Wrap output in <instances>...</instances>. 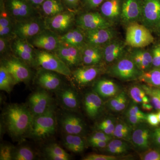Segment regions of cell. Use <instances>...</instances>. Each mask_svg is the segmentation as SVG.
<instances>
[{"mask_svg": "<svg viewBox=\"0 0 160 160\" xmlns=\"http://www.w3.org/2000/svg\"><path fill=\"white\" fill-rule=\"evenodd\" d=\"M104 0H85L87 8L89 9H94L99 6Z\"/></svg>", "mask_w": 160, "mask_h": 160, "instance_id": "obj_51", "label": "cell"}, {"mask_svg": "<svg viewBox=\"0 0 160 160\" xmlns=\"http://www.w3.org/2000/svg\"><path fill=\"white\" fill-rule=\"evenodd\" d=\"M138 68L142 71H147L152 66V54L141 48H135L129 56Z\"/></svg>", "mask_w": 160, "mask_h": 160, "instance_id": "obj_25", "label": "cell"}, {"mask_svg": "<svg viewBox=\"0 0 160 160\" xmlns=\"http://www.w3.org/2000/svg\"><path fill=\"white\" fill-rule=\"evenodd\" d=\"M52 106L51 96L45 89L35 92L29 98V108L33 118L45 113Z\"/></svg>", "mask_w": 160, "mask_h": 160, "instance_id": "obj_14", "label": "cell"}, {"mask_svg": "<svg viewBox=\"0 0 160 160\" xmlns=\"http://www.w3.org/2000/svg\"><path fill=\"white\" fill-rule=\"evenodd\" d=\"M126 115L135 116L146 120L147 115L141 111L137 106L133 105L128 109Z\"/></svg>", "mask_w": 160, "mask_h": 160, "instance_id": "obj_45", "label": "cell"}, {"mask_svg": "<svg viewBox=\"0 0 160 160\" xmlns=\"http://www.w3.org/2000/svg\"><path fill=\"white\" fill-rule=\"evenodd\" d=\"M119 88L113 81L102 79L98 81L95 86V90L101 98H110L117 94Z\"/></svg>", "mask_w": 160, "mask_h": 160, "instance_id": "obj_30", "label": "cell"}, {"mask_svg": "<svg viewBox=\"0 0 160 160\" xmlns=\"http://www.w3.org/2000/svg\"><path fill=\"white\" fill-rule=\"evenodd\" d=\"M115 127L114 123L109 125V126H102V127H98V129L99 131L103 132L106 134L109 135H112L114 132Z\"/></svg>", "mask_w": 160, "mask_h": 160, "instance_id": "obj_52", "label": "cell"}, {"mask_svg": "<svg viewBox=\"0 0 160 160\" xmlns=\"http://www.w3.org/2000/svg\"><path fill=\"white\" fill-rule=\"evenodd\" d=\"M56 128L55 111L52 106L45 113L33 118L29 134L35 140L46 139L54 134Z\"/></svg>", "mask_w": 160, "mask_h": 160, "instance_id": "obj_2", "label": "cell"}, {"mask_svg": "<svg viewBox=\"0 0 160 160\" xmlns=\"http://www.w3.org/2000/svg\"><path fill=\"white\" fill-rule=\"evenodd\" d=\"M86 44L91 46L102 47L114 39L115 32L110 28L86 30Z\"/></svg>", "mask_w": 160, "mask_h": 160, "instance_id": "obj_17", "label": "cell"}, {"mask_svg": "<svg viewBox=\"0 0 160 160\" xmlns=\"http://www.w3.org/2000/svg\"><path fill=\"white\" fill-rule=\"evenodd\" d=\"M128 145L125 141L121 139L112 140L108 143L106 147L107 152L112 154H120L126 152Z\"/></svg>", "mask_w": 160, "mask_h": 160, "instance_id": "obj_35", "label": "cell"}, {"mask_svg": "<svg viewBox=\"0 0 160 160\" xmlns=\"http://www.w3.org/2000/svg\"><path fill=\"white\" fill-rule=\"evenodd\" d=\"M117 157L113 155L96 154L92 153L84 158V160H116Z\"/></svg>", "mask_w": 160, "mask_h": 160, "instance_id": "obj_43", "label": "cell"}, {"mask_svg": "<svg viewBox=\"0 0 160 160\" xmlns=\"http://www.w3.org/2000/svg\"><path fill=\"white\" fill-rule=\"evenodd\" d=\"M27 41L37 49L53 52L61 43L60 36L48 29H44Z\"/></svg>", "mask_w": 160, "mask_h": 160, "instance_id": "obj_10", "label": "cell"}, {"mask_svg": "<svg viewBox=\"0 0 160 160\" xmlns=\"http://www.w3.org/2000/svg\"><path fill=\"white\" fill-rule=\"evenodd\" d=\"M61 125L66 134L80 135L85 131V124L82 120L71 113L63 116L61 120Z\"/></svg>", "mask_w": 160, "mask_h": 160, "instance_id": "obj_21", "label": "cell"}, {"mask_svg": "<svg viewBox=\"0 0 160 160\" xmlns=\"http://www.w3.org/2000/svg\"><path fill=\"white\" fill-rule=\"evenodd\" d=\"M35 9L37 10L45 0H27Z\"/></svg>", "mask_w": 160, "mask_h": 160, "instance_id": "obj_57", "label": "cell"}, {"mask_svg": "<svg viewBox=\"0 0 160 160\" xmlns=\"http://www.w3.org/2000/svg\"><path fill=\"white\" fill-rule=\"evenodd\" d=\"M142 13V0H125L122 5L121 21L123 24L141 22Z\"/></svg>", "mask_w": 160, "mask_h": 160, "instance_id": "obj_15", "label": "cell"}, {"mask_svg": "<svg viewBox=\"0 0 160 160\" xmlns=\"http://www.w3.org/2000/svg\"><path fill=\"white\" fill-rule=\"evenodd\" d=\"M77 27L86 30L110 28L112 26L109 22L98 12H89L80 15L76 19Z\"/></svg>", "mask_w": 160, "mask_h": 160, "instance_id": "obj_11", "label": "cell"}, {"mask_svg": "<svg viewBox=\"0 0 160 160\" xmlns=\"http://www.w3.org/2000/svg\"><path fill=\"white\" fill-rule=\"evenodd\" d=\"M146 120L149 125L152 126H157L159 124L157 113H150L146 115Z\"/></svg>", "mask_w": 160, "mask_h": 160, "instance_id": "obj_48", "label": "cell"}, {"mask_svg": "<svg viewBox=\"0 0 160 160\" xmlns=\"http://www.w3.org/2000/svg\"><path fill=\"white\" fill-rule=\"evenodd\" d=\"M143 89L146 94L149 96V100L155 109L160 110V89L152 88L150 86L143 85Z\"/></svg>", "mask_w": 160, "mask_h": 160, "instance_id": "obj_37", "label": "cell"}, {"mask_svg": "<svg viewBox=\"0 0 160 160\" xmlns=\"http://www.w3.org/2000/svg\"><path fill=\"white\" fill-rule=\"evenodd\" d=\"M14 21L9 14L5 5H1L0 12V38H6L12 40L15 38L13 33Z\"/></svg>", "mask_w": 160, "mask_h": 160, "instance_id": "obj_23", "label": "cell"}, {"mask_svg": "<svg viewBox=\"0 0 160 160\" xmlns=\"http://www.w3.org/2000/svg\"><path fill=\"white\" fill-rule=\"evenodd\" d=\"M64 145L66 149L74 153H81L85 149V142L78 135L66 134Z\"/></svg>", "mask_w": 160, "mask_h": 160, "instance_id": "obj_31", "label": "cell"}, {"mask_svg": "<svg viewBox=\"0 0 160 160\" xmlns=\"http://www.w3.org/2000/svg\"><path fill=\"white\" fill-rule=\"evenodd\" d=\"M60 39L62 43L80 49L86 44L85 32L78 27L60 35Z\"/></svg>", "mask_w": 160, "mask_h": 160, "instance_id": "obj_24", "label": "cell"}, {"mask_svg": "<svg viewBox=\"0 0 160 160\" xmlns=\"http://www.w3.org/2000/svg\"><path fill=\"white\" fill-rule=\"evenodd\" d=\"M37 82L43 89L50 91L58 90L62 84L58 73L44 69L38 72Z\"/></svg>", "mask_w": 160, "mask_h": 160, "instance_id": "obj_19", "label": "cell"}, {"mask_svg": "<svg viewBox=\"0 0 160 160\" xmlns=\"http://www.w3.org/2000/svg\"><path fill=\"white\" fill-rule=\"evenodd\" d=\"M16 85L13 77L7 69L1 64L0 66V89L9 93Z\"/></svg>", "mask_w": 160, "mask_h": 160, "instance_id": "obj_32", "label": "cell"}, {"mask_svg": "<svg viewBox=\"0 0 160 160\" xmlns=\"http://www.w3.org/2000/svg\"><path fill=\"white\" fill-rule=\"evenodd\" d=\"M11 46L15 56L22 60L28 66H36L34 47L27 40L14 38L11 41Z\"/></svg>", "mask_w": 160, "mask_h": 160, "instance_id": "obj_13", "label": "cell"}, {"mask_svg": "<svg viewBox=\"0 0 160 160\" xmlns=\"http://www.w3.org/2000/svg\"><path fill=\"white\" fill-rule=\"evenodd\" d=\"M126 46H127L125 42L113 39L101 47L103 59L107 63L117 61L124 57Z\"/></svg>", "mask_w": 160, "mask_h": 160, "instance_id": "obj_18", "label": "cell"}, {"mask_svg": "<svg viewBox=\"0 0 160 160\" xmlns=\"http://www.w3.org/2000/svg\"><path fill=\"white\" fill-rule=\"evenodd\" d=\"M13 153L14 152L11 146L9 145H4L1 146L0 149V160H12Z\"/></svg>", "mask_w": 160, "mask_h": 160, "instance_id": "obj_41", "label": "cell"}, {"mask_svg": "<svg viewBox=\"0 0 160 160\" xmlns=\"http://www.w3.org/2000/svg\"><path fill=\"white\" fill-rule=\"evenodd\" d=\"M152 138L155 144L160 147V128L155 129L152 132Z\"/></svg>", "mask_w": 160, "mask_h": 160, "instance_id": "obj_56", "label": "cell"}, {"mask_svg": "<svg viewBox=\"0 0 160 160\" xmlns=\"http://www.w3.org/2000/svg\"><path fill=\"white\" fill-rule=\"evenodd\" d=\"M152 66L158 68L160 67V46L156 47L152 50Z\"/></svg>", "mask_w": 160, "mask_h": 160, "instance_id": "obj_46", "label": "cell"}, {"mask_svg": "<svg viewBox=\"0 0 160 160\" xmlns=\"http://www.w3.org/2000/svg\"><path fill=\"white\" fill-rule=\"evenodd\" d=\"M157 115L160 123V110H159V111L157 113Z\"/></svg>", "mask_w": 160, "mask_h": 160, "instance_id": "obj_60", "label": "cell"}, {"mask_svg": "<svg viewBox=\"0 0 160 160\" xmlns=\"http://www.w3.org/2000/svg\"><path fill=\"white\" fill-rule=\"evenodd\" d=\"M35 54L36 66L65 76H71V69L55 53L38 49L35 50Z\"/></svg>", "mask_w": 160, "mask_h": 160, "instance_id": "obj_3", "label": "cell"}, {"mask_svg": "<svg viewBox=\"0 0 160 160\" xmlns=\"http://www.w3.org/2000/svg\"><path fill=\"white\" fill-rule=\"evenodd\" d=\"M122 92H121L119 94L116 95L115 96L114 98L109 100V102L108 103V106L109 109L112 110V109L117 106L121 98H122Z\"/></svg>", "mask_w": 160, "mask_h": 160, "instance_id": "obj_50", "label": "cell"}, {"mask_svg": "<svg viewBox=\"0 0 160 160\" xmlns=\"http://www.w3.org/2000/svg\"><path fill=\"white\" fill-rule=\"evenodd\" d=\"M46 29L45 18L39 15L22 21H14L13 33L16 38L28 40Z\"/></svg>", "mask_w": 160, "mask_h": 160, "instance_id": "obj_5", "label": "cell"}, {"mask_svg": "<svg viewBox=\"0 0 160 160\" xmlns=\"http://www.w3.org/2000/svg\"><path fill=\"white\" fill-rule=\"evenodd\" d=\"M45 19L46 29L60 36L72 29L76 18L74 12L69 10Z\"/></svg>", "mask_w": 160, "mask_h": 160, "instance_id": "obj_8", "label": "cell"}, {"mask_svg": "<svg viewBox=\"0 0 160 160\" xmlns=\"http://www.w3.org/2000/svg\"><path fill=\"white\" fill-rule=\"evenodd\" d=\"M121 10V0H106L100 7V13L112 22L120 18Z\"/></svg>", "mask_w": 160, "mask_h": 160, "instance_id": "obj_26", "label": "cell"}, {"mask_svg": "<svg viewBox=\"0 0 160 160\" xmlns=\"http://www.w3.org/2000/svg\"><path fill=\"white\" fill-rule=\"evenodd\" d=\"M84 105L87 115L90 118H97L102 109V100L96 92L86 93L84 98Z\"/></svg>", "mask_w": 160, "mask_h": 160, "instance_id": "obj_22", "label": "cell"}, {"mask_svg": "<svg viewBox=\"0 0 160 160\" xmlns=\"http://www.w3.org/2000/svg\"><path fill=\"white\" fill-rule=\"evenodd\" d=\"M100 72V68L97 66H86L78 68L72 72L71 76L78 85L84 86L95 79Z\"/></svg>", "mask_w": 160, "mask_h": 160, "instance_id": "obj_20", "label": "cell"}, {"mask_svg": "<svg viewBox=\"0 0 160 160\" xmlns=\"http://www.w3.org/2000/svg\"><path fill=\"white\" fill-rule=\"evenodd\" d=\"M89 142L92 147L98 148H106L108 143V142L103 141H91Z\"/></svg>", "mask_w": 160, "mask_h": 160, "instance_id": "obj_55", "label": "cell"}, {"mask_svg": "<svg viewBox=\"0 0 160 160\" xmlns=\"http://www.w3.org/2000/svg\"><path fill=\"white\" fill-rule=\"evenodd\" d=\"M143 160H160V149H150L140 155Z\"/></svg>", "mask_w": 160, "mask_h": 160, "instance_id": "obj_40", "label": "cell"}, {"mask_svg": "<svg viewBox=\"0 0 160 160\" xmlns=\"http://www.w3.org/2000/svg\"><path fill=\"white\" fill-rule=\"evenodd\" d=\"M65 5L70 10L76 9L78 5L79 0H62Z\"/></svg>", "mask_w": 160, "mask_h": 160, "instance_id": "obj_53", "label": "cell"}, {"mask_svg": "<svg viewBox=\"0 0 160 160\" xmlns=\"http://www.w3.org/2000/svg\"><path fill=\"white\" fill-rule=\"evenodd\" d=\"M130 97L136 103H149V98L146 95L142 87L138 86L131 87L129 90Z\"/></svg>", "mask_w": 160, "mask_h": 160, "instance_id": "obj_36", "label": "cell"}, {"mask_svg": "<svg viewBox=\"0 0 160 160\" xmlns=\"http://www.w3.org/2000/svg\"><path fill=\"white\" fill-rule=\"evenodd\" d=\"M150 132L146 127L138 128L132 132L131 140L133 145L141 150H147L150 145Z\"/></svg>", "mask_w": 160, "mask_h": 160, "instance_id": "obj_28", "label": "cell"}, {"mask_svg": "<svg viewBox=\"0 0 160 160\" xmlns=\"http://www.w3.org/2000/svg\"><path fill=\"white\" fill-rule=\"evenodd\" d=\"M5 6L14 21H22L40 15L27 0H6Z\"/></svg>", "mask_w": 160, "mask_h": 160, "instance_id": "obj_9", "label": "cell"}, {"mask_svg": "<svg viewBox=\"0 0 160 160\" xmlns=\"http://www.w3.org/2000/svg\"><path fill=\"white\" fill-rule=\"evenodd\" d=\"M143 72L129 56H124L118 60L109 69L112 76L123 81L139 79Z\"/></svg>", "mask_w": 160, "mask_h": 160, "instance_id": "obj_6", "label": "cell"}, {"mask_svg": "<svg viewBox=\"0 0 160 160\" xmlns=\"http://www.w3.org/2000/svg\"><path fill=\"white\" fill-rule=\"evenodd\" d=\"M142 108L145 110V111H151L153 108V106L152 104L149 103H142Z\"/></svg>", "mask_w": 160, "mask_h": 160, "instance_id": "obj_59", "label": "cell"}, {"mask_svg": "<svg viewBox=\"0 0 160 160\" xmlns=\"http://www.w3.org/2000/svg\"><path fill=\"white\" fill-rule=\"evenodd\" d=\"M139 80L150 86L160 89V69L144 72Z\"/></svg>", "mask_w": 160, "mask_h": 160, "instance_id": "obj_34", "label": "cell"}, {"mask_svg": "<svg viewBox=\"0 0 160 160\" xmlns=\"http://www.w3.org/2000/svg\"><path fill=\"white\" fill-rule=\"evenodd\" d=\"M35 154L32 149L27 146L19 148L13 153V160H32L34 159Z\"/></svg>", "mask_w": 160, "mask_h": 160, "instance_id": "obj_39", "label": "cell"}, {"mask_svg": "<svg viewBox=\"0 0 160 160\" xmlns=\"http://www.w3.org/2000/svg\"><path fill=\"white\" fill-rule=\"evenodd\" d=\"M112 140L111 136L99 131L94 132L89 139V142L94 141H103L109 142Z\"/></svg>", "mask_w": 160, "mask_h": 160, "instance_id": "obj_42", "label": "cell"}, {"mask_svg": "<svg viewBox=\"0 0 160 160\" xmlns=\"http://www.w3.org/2000/svg\"><path fill=\"white\" fill-rule=\"evenodd\" d=\"M39 9L40 15L45 19L52 17L66 10L60 0H45Z\"/></svg>", "mask_w": 160, "mask_h": 160, "instance_id": "obj_29", "label": "cell"}, {"mask_svg": "<svg viewBox=\"0 0 160 160\" xmlns=\"http://www.w3.org/2000/svg\"><path fill=\"white\" fill-rule=\"evenodd\" d=\"M127 103V98L126 94L124 92H122V98L120 100L117 106L112 109V111L119 112L122 111L126 108Z\"/></svg>", "mask_w": 160, "mask_h": 160, "instance_id": "obj_47", "label": "cell"}, {"mask_svg": "<svg viewBox=\"0 0 160 160\" xmlns=\"http://www.w3.org/2000/svg\"><path fill=\"white\" fill-rule=\"evenodd\" d=\"M127 116V120L129 124L132 125H137L140 123L142 122L145 120L138 117L135 116L126 115Z\"/></svg>", "mask_w": 160, "mask_h": 160, "instance_id": "obj_54", "label": "cell"}, {"mask_svg": "<svg viewBox=\"0 0 160 160\" xmlns=\"http://www.w3.org/2000/svg\"><path fill=\"white\" fill-rule=\"evenodd\" d=\"M100 62L99 60L94 58L82 55V63L86 66H95L99 63Z\"/></svg>", "mask_w": 160, "mask_h": 160, "instance_id": "obj_49", "label": "cell"}, {"mask_svg": "<svg viewBox=\"0 0 160 160\" xmlns=\"http://www.w3.org/2000/svg\"><path fill=\"white\" fill-rule=\"evenodd\" d=\"M59 90V98L63 107L70 111L77 109L79 106L78 98L74 89L69 87Z\"/></svg>", "mask_w": 160, "mask_h": 160, "instance_id": "obj_27", "label": "cell"}, {"mask_svg": "<svg viewBox=\"0 0 160 160\" xmlns=\"http://www.w3.org/2000/svg\"><path fill=\"white\" fill-rule=\"evenodd\" d=\"M3 118L6 130L15 138L29 133L33 119L29 107L18 104L7 106L3 112Z\"/></svg>", "mask_w": 160, "mask_h": 160, "instance_id": "obj_1", "label": "cell"}, {"mask_svg": "<svg viewBox=\"0 0 160 160\" xmlns=\"http://www.w3.org/2000/svg\"><path fill=\"white\" fill-rule=\"evenodd\" d=\"M1 64L13 77L16 84L27 82L31 79L32 72L29 66L14 55L3 59L1 61Z\"/></svg>", "mask_w": 160, "mask_h": 160, "instance_id": "obj_7", "label": "cell"}, {"mask_svg": "<svg viewBox=\"0 0 160 160\" xmlns=\"http://www.w3.org/2000/svg\"><path fill=\"white\" fill-rule=\"evenodd\" d=\"M154 38L150 29L138 22L127 25L125 42L126 46L133 48H143L150 45Z\"/></svg>", "mask_w": 160, "mask_h": 160, "instance_id": "obj_4", "label": "cell"}, {"mask_svg": "<svg viewBox=\"0 0 160 160\" xmlns=\"http://www.w3.org/2000/svg\"><path fill=\"white\" fill-rule=\"evenodd\" d=\"M48 158L52 160H68L70 156L57 144H52L47 146L45 149Z\"/></svg>", "mask_w": 160, "mask_h": 160, "instance_id": "obj_33", "label": "cell"}, {"mask_svg": "<svg viewBox=\"0 0 160 160\" xmlns=\"http://www.w3.org/2000/svg\"><path fill=\"white\" fill-rule=\"evenodd\" d=\"M69 68L76 67L82 63L81 49L75 46L61 42L53 52Z\"/></svg>", "mask_w": 160, "mask_h": 160, "instance_id": "obj_16", "label": "cell"}, {"mask_svg": "<svg viewBox=\"0 0 160 160\" xmlns=\"http://www.w3.org/2000/svg\"><path fill=\"white\" fill-rule=\"evenodd\" d=\"M141 22L149 29H156L160 21V0H142Z\"/></svg>", "mask_w": 160, "mask_h": 160, "instance_id": "obj_12", "label": "cell"}, {"mask_svg": "<svg viewBox=\"0 0 160 160\" xmlns=\"http://www.w3.org/2000/svg\"><path fill=\"white\" fill-rule=\"evenodd\" d=\"M113 123H114L113 120L110 118L106 119L103 120L98 125L97 128L102 127V126H109V125H111Z\"/></svg>", "mask_w": 160, "mask_h": 160, "instance_id": "obj_58", "label": "cell"}, {"mask_svg": "<svg viewBox=\"0 0 160 160\" xmlns=\"http://www.w3.org/2000/svg\"><path fill=\"white\" fill-rule=\"evenodd\" d=\"M11 40L6 38H0V52L1 54H6L11 50Z\"/></svg>", "mask_w": 160, "mask_h": 160, "instance_id": "obj_44", "label": "cell"}, {"mask_svg": "<svg viewBox=\"0 0 160 160\" xmlns=\"http://www.w3.org/2000/svg\"><path fill=\"white\" fill-rule=\"evenodd\" d=\"M131 129L126 123H119L115 127L114 132L112 135L118 139L129 140L131 138Z\"/></svg>", "mask_w": 160, "mask_h": 160, "instance_id": "obj_38", "label": "cell"}, {"mask_svg": "<svg viewBox=\"0 0 160 160\" xmlns=\"http://www.w3.org/2000/svg\"><path fill=\"white\" fill-rule=\"evenodd\" d=\"M156 29H158L160 31V21Z\"/></svg>", "mask_w": 160, "mask_h": 160, "instance_id": "obj_61", "label": "cell"}]
</instances>
